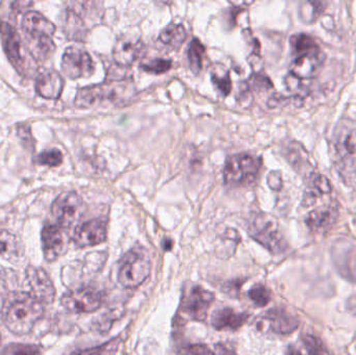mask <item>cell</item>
Wrapping results in <instances>:
<instances>
[{"label":"cell","mask_w":356,"mask_h":355,"mask_svg":"<svg viewBox=\"0 0 356 355\" xmlns=\"http://www.w3.org/2000/svg\"><path fill=\"white\" fill-rule=\"evenodd\" d=\"M135 85L131 79L108 81L99 85H89L79 89L75 96L77 108H92L97 106H122L133 99Z\"/></svg>","instance_id":"6da1fadb"},{"label":"cell","mask_w":356,"mask_h":355,"mask_svg":"<svg viewBox=\"0 0 356 355\" xmlns=\"http://www.w3.org/2000/svg\"><path fill=\"white\" fill-rule=\"evenodd\" d=\"M43 314L44 304L29 293H16L8 297L4 306V324L15 335H27L33 331Z\"/></svg>","instance_id":"7a4b0ae2"},{"label":"cell","mask_w":356,"mask_h":355,"mask_svg":"<svg viewBox=\"0 0 356 355\" xmlns=\"http://www.w3.org/2000/svg\"><path fill=\"white\" fill-rule=\"evenodd\" d=\"M22 29L27 48L35 60H46L56 49L54 37L56 25L37 10H29L22 18Z\"/></svg>","instance_id":"3957f363"},{"label":"cell","mask_w":356,"mask_h":355,"mask_svg":"<svg viewBox=\"0 0 356 355\" xmlns=\"http://www.w3.org/2000/svg\"><path fill=\"white\" fill-rule=\"evenodd\" d=\"M334 162L342 176L356 173V121L343 118L337 123L332 137Z\"/></svg>","instance_id":"277c9868"},{"label":"cell","mask_w":356,"mask_h":355,"mask_svg":"<svg viewBox=\"0 0 356 355\" xmlns=\"http://www.w3.org/2000/svg\"><path fill=\"white\" fill-rule=\"evenodd\" d=\"M263 160L250 154H238L228 158L224 168V181L229 187H248L259 177Z\"/></svg>","instance_id":"5b68a950"},{"label":"cell","mask_w":356,"mask_h":355,"mask_svg":"<svg viewBox=\"0 0 356 355\" xmlns=\"http://www.w3.org/2000/svg\"><path fill=\"white\" fill-rule=\"evenodd\" d=\"M152 260L147 250L135 247L129 250L121 261L118 272V281L127 289L140 287L149 276Z\"/></svg>","instance_id":"8992f818"},{"label":"cell","mask_w":356,"mask_h":355,"mask_svg":"<svg viewBox=\"0 0 356 355\" xmlns=\"http://www.w3.org/2000/svg\"><path fill=\"white\" fill-rule=\"evenodd\" d=\"M249 235L273 254H284L288 243L280 233L277 221L268 214H257L249 224Z\"/></svg>","instance_id":"52a82bcc"},{"label":"cell","mask_w":356,"mask_h":355,"mask_svg":"<svg viewBox=\"0 0 356 355\" xmlns=\"http://www.w3.org/2000/svg\"><path fill=\"white\" fill-rule=\"evenodd\" d=\"M0 33L4 50L10 64L21 75L26 76L33 70L35 66V58L29 52L27 45H25L18 31L8 23H0Z\"/></svg>","instance_id":"ba28073f"},{"label":"cell","mask_w":356,"mask_h":355,"mask_svg":"<svg viewBox=\"0 0 356 355\" xmlns=\"http://www.w3.org/2000/svg\"><path fill=\"white\" fill-rule=\"evenodd\" d=\"M83 202L75 192L60 194L51 206V215L56 225L62 229H69L81 218Z\"/></svg>","instance_id":"9c48e42d"},{"label":"cell","mask_w":356,"mask_h":355,"mask_svg":"<svg viewBox=\"0 0 356 355\" xmlns=\"http://www.w3.org/2000/svg\"><path fill=\"white\" fill-rule=\"evenodd\" d=\"M63 308L75 314H89L102 306V294L90 287L76 288L64 294L60 299Z\"/></svg>","instance_id":"30bf717a"},{"label":"cell","mask_w":356,"mask_h":355,"mask_svg":"<svg viewBox=\"0 0 356 355\" xmlns=\"http://www.w3.org/2000/svg\"><path fill=\"white\" fill-rule=\"evenodd\" d=\"M213 300H215L213 293L199 286H193L184 293L180 308L191 320L201 322L207 319V313Z\"/></svg>","instance_id":"8fae6325"},{"label":"cell","mask_w":356,"mask_h":355,"mask_svg":"<svg viewBox=\"0 0 356 355\" xmlns=\"http://www.w3.org/2000/svg\"><path fill=\"white\" fill-rule=\"evenodd\" d=\"M62 70L72 79L90 77L95 71V63L89 52L71 46L63 54Z\"/></svg>","instance_id":"7c38bea8"},{"label":"cell","mask_w":356,"mask_h":355,"mask_svg":"<svg viewBox=\"0 0 356 355\" xmlns=\"http://www.w3.org/2000/svg\"><path fill=\"white\" fill-rule=\"evenodd\" d=\"M26 283L29 288V295L42 304H50L56 297V289L49 275L39 267H29L26 269Z\"/></svg>","instance_id":"4fadbf2b"},{"label":"cell","mask_w":356,"mask_h":355,"mask_svg":"<svg viewBox=\"0 0 356 355\" xmlns=\"http://www.w3.org/2000/svg\"><path fill=\"white\" fill-rule=\"evenodd\" d=\"M108 235V220L104 217L92 219L76 227L73 241L77 247H90L104 243Z\"/></svg>","instance_id":"5bb4252c"},{"label":"cell","mask_w":356,"mask_h":355,"mask_svg":"<svg viewBox=\"0 0 356 355\" xmlns=\"http://www.w3.org/2000/svg\"><path fill=\"white\" fill-rule=\"evenodd\" d=\"M324 60L325 54L320 47L315 48L311 51L295 56L291 64L290 73L302 81L313 79L321 70Z\"/></svg>","instance_id":"9a60e30c"},{"label":"cell","mask_w":356,"mask_h":355,"mask_svg":"<svg viewBox=\"0 0 356 355\" xmlns=\"http://www.w3.org/2000/svg\"><path fill=\"white\" fill-rule=\"evenodd\" d=\"M144 52V43L139 37L124 35L119 38L113 50L116 65L129 68Z\"/></svg>","instance_id":"2e32d148"},{"label":"cell","mask_w":356,"mask_h":355,"mask_svg":"<svg viewBox=\"0 0 356 355\" xmlns=\"http://www.w3.org/2000/svg\"><path fill=\"white\" fill-rule=\"evenodd\" d=\"M42 248L48 262L58 260L66 250V238L56 224H46L41 233Z\"/></svg>","instance_id":"e0dca14e"},{"label":"cell","mask_w":356,"mask_h":355,"mask_svg":"<svg viewBox=\"0 0 356 355\" xmlns=\"http://www.w3.org/2000/svg\"><path fill=\"white\" fill-rule=\"evenodd\" d=\"M64 85L62 75L51 69L41 71L35 79V91L44 99H58L62 95Z\"/></svg>","instance_id":"ac0fdd59"},{"label":"cell","mask_w":356,"mask_h":355,"mask_svg":"<svg viewBox=\"0 0 356 355\" xmlns=\"http://www.w3.org/2000/svg\"><path fill=\"white\" fill-rule=\"evenodd\" d=\"M263 321L268 323L269 329L277 335H290L299 327L298 319L284 308L268 311Z\"/></svg>","instance_id":"d6986e66"},{"label":"cell","mask_w":356,"mask_h":355,"mask_svg":"<svg viewBox=\"0 0 356 355\" xmlns=\"http://www.w3.org/2000/svg\"><path fill=\"white\" fill-rule=\"evenodd\" d=\"M338 216V208L332 204H328V206H321V208L312 210L307 215L305 222L311 231H316V233H325L334 226Z\"/></svg>","instance_id":"ffe728a7"},{"label":"cell","mask_w":356,"mask_h":355,"mask_svg":"<svg viewBox=\"0 0 356 355\" xmlns=\"http://www.w3.org/2000/svg\"><path fill=\"white\" fill-rule=\"evenodd\" d=\"M249 315L238 313L229 308H220L211 316V324L217 331H236L241 329L247 320Z\"/></svg>","instance_id":"44dd1931"},{"label":"cell","mask_w":356,"mask_h":355,"mask_svg":"<svg viewBox=\"0 0 356 355\" xmlns=\"http://www.w3.org/2000/svg\"><path fill=\"white\" fill-rule=\"evenodd\" d=\"M332 190V185L327 177L321 174L313 175L309 179V187L305 191L303 202L305 206H313L318 198L321 197L324 194H330Z\"/></svg>","instance_id":"7402d4cb"},{"label":"cell","mask_w":356,"mask_h":355,"mask_svg":"<svg viewBox=\"0 0 356 355\" xmlns=\"http://www.w3.org/2000/svg\"><path fill=\"white\" fill-rule=\"evenodd\" d=\"M186 39V28L184 25L178 24V23H171L168 26L165 27L161 31L160 37H159V40L163 45L172 50L179 49Z\"/></svg>","instance_id":"603a6c76"},{"label":"cell","mask_w":356,"mask_h":355,"mask_svg":"<svg viewBox=\"0 0 356 355\" xmlns=\"http://www.w3.org/2000/svg\"><path fill=\"white\" fill-rule=\"evenodd\" d=\"M188 58L191 70L194 74L198 75L202 71L207 58V49L197 38H194L188 44Z\"/></svg>","instance_id":"cb8c5ba5"},{"label":"cell","mask_w":356,"mask_h":355,"mask_svg":"<svg viewBox=\"0 0 356 355\" xmlns=\"http://www.w3.org/2000/svg\"><path fill=\"white\" fill-rule=\"evenodd\" d=\"M286 158L298 172L309 168V154L300 143L291 142L286 148Z\"/></svg>","instance_id":"d4e9b609"},{"label":"cell","mask_w":356,"mask_h":355,"mask_svg":"<svg viewBox=\"0 0 356 355\" xmlns=\"http://www.w3.org/2000/svg\"><path fill=\"white\" fill-rule=\"evenodd\" d=\"M211 79L218 91L223 96H227L232 92V83L229 71L222 64H213L211 67Z\"/></svg>","instance_id":"484cf974"},{"label":"cell","mask_w":356,"mask_h":355,"mask_svg":"<svg viewBox=\"0 0 356 355\" xmlns=\"http://www.w3.org/2000/svg\"><path fill=\"white\" fill-rule=\"evenodd\" d=\"M290 44L295 56L319 47L318 44L316 43L315 39L311 35H307V33H297V35H292L290 39Z\"/></svg>","instance_id":"4316f807"},{"label":"cell","mask_w":356,"mask_h":355,"mask_svg":"<svg viewBox=\"0 0 356 355\" xmlns=\"http://www.w3.org/2000/svg\"><path fill=\"white\" fill-rule=\"evenodd\" d=\"M171 67H172L171 60L161 58H148V60H142L140 64V68L142 70L152 74H163L170 70Z\"/></svg>","instance_id":"83f0119b"},{"label":"cell","mask_w":356,"mask_h":355,"mask_svg":"<svg viewBox=\"0 0 356 355\" xmlns=\"http://www.w3.org/2000/svg\"><path fill=\"white\" fill-rule=\"evenodd\" d=\"M249 298L257 306H266L271 300V292L261 283L253 286L248 292Z\"/></svg>","instance_id":"f1b7e54d"},{"label":"cell","mask_w":356,"mask_h":355,"mask_svg":"<svg viewBox=\"0 0 356 355\" xmlns=\"http://www.w3.org/2000/svg\"><path fill=\"white\" fill-rule=\"evenodd\" d=\"M0 355H41L39 347L29 344H10L2 349Z\"/></svg>","instance_id":"f546056e"},{"label":"cell","mask_w":356,"mask_h":355,"mask_svg":"<svg viewBox=\"0 0 356 355\" xmlns=\"http://www.w3.org/2000/svg\"><path fill=\"white\" fill-rule=\"evenodd\" d=\"M119 343H120V340L115 339L104 344V345L90 348V349L81 350V352H75L73 355H114L118 349Z\"/></svg>","instance_id":"4dcf8cb0"},{"label":"cell","mask_w":356,"mask_h":355,"mask_svg":"<svg viewBox=\"0 0 356 355\" xmlns=\"http://www.w3.org/2000/svg\"><path fill=\"white\" fill-rule=\"evenodd\" d=\"M62 152L58 149L45 150L38 156V163L42 166L58 167L63 163Z\"/></svg>","instance_id":"1f68e13d"},{"label":"cell","mask_w":356,"mask_h":355,"mask_svg":"<svg viewBox=\"0 0 356 355\" xmlns=\"http://www.w3.org/2000/svg\"><path fill=\"white\" fill-rule=\"evenodd\" d=\"M302 341L309 355H326L325 347L319 338L313 335H305Z\"/></svg>","instance_id":"d6a6232c"},{"label":"cell","mask_w":356,"mask_h":355,"mask_svg":"<svg viewBox=\"0 0 356 355\" xmlns=\"http://www.w3.org/2000/svg\"><path fill=\"white\" fill-rule=\"evenodd\" d=\"M247 85H249L252 90H257V91L269 90L273 88L271 81L263 74H253L249 79V83H247Z\"/></svg>","instance_id":"836d02e7"},{"label":"cell","mask_w":356,"mask_h":355,"mask_svg":"<svg viewBox=\"0 0 356 355\" xmlns=\"http://www.w3.org/2000/svg\"><path fill=\"white\" fill-rule=\"evenodd\" d=\"M284 83H286V87L288 88L289 91L293 92L298 96L301 95L307 89L302 79L294 76L291 73L284 79Z\"/></svg>","instance_id":"e575fe53"},{"label":"cell","mask_w":356,"mask_h":355,"mask_svg":"<svg viewBox=\"0 0 356 355\" xmlns=\"http://www.w3.org/2000/svg\"><path fill=\"white\" fill-rule=\"evenodd\" d=\"M179 355H215L207 346L200 345H188L180 352Z\"/></svg>","instance_id":"d590c367"},{"label":"cell","mask_w":356,"mask_h":355,"mask_svg":"<svg viewBox=\"0 0 356 355\" xmlns=\"http://www.w3.org/2000/svg\"><path fill=\"white\" fill-rule=\"evenodd\" d=\"M268 183H269L270 188L274 191H280L282 187V177L280 172L277 171H272L268 176Z\"/></svg>","instance_id":"8d00e7d4"},{"label":"cell","mask_w":356,"mask_h":355,"mask_svg":"<svg viewBox=\"0 0 356 355\" xmlns=\"http://www.w3.org/2000/svg\"><path fill=\"white\" fill-rule=\"evenodd\" d=\"M215 355H236V352L227 344H217L215 347Z\"/></svg>","instance_id":"74e56055"},{"label":"cell","mask_w":356,"mask_h":355,"mask_svg":"<svg viewBox=\"0 0 356 355\" xmlns=\"http://www.w3.org/2000/svg\"><path fill=\"white\" fill-rule=\"evenodd\" d=\"M288 355H302L298 350L295 349L294 347L289 348Z\"/></svg>","instance_id":"f35d334b"},{"label":"cell","mask_w":356,"mask_h":355,"mask_svg":"<svg viewBox=\"0 0 356 355\" xmlns=\"http://www.w3.org/2000/svg\"><path fill=\"white\" fill-rule=\"evenodd\" d=\"M0 344H1V333H0Z\"/></svg>","instance_id":"ab89813d"}]
</instances>
